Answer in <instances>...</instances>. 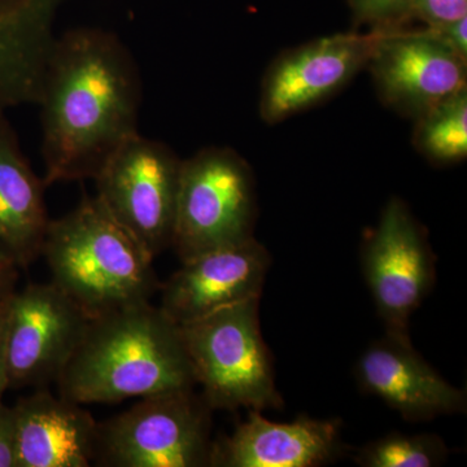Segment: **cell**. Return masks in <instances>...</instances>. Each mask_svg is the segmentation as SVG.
<instances>
[{"mask_svg":"<svg viewBox=\"0 0 467 467\" xmlns=\"http://www.w3.org/2000/svg\"><path fill=\"white\" fill-rule=\"evenodd\" d=\"M77 404H112L193 389L196 380L180 325L150 301L90 318L57 379Z\"/></svg>","mask_w":467,"mask_h":467,"instance_id":"2","label":"cell"},{"mask_svg":"<svg viewBox=\"0 0 467 467\" xmlns=\"http://www.w3.org/2000/svg\"><path fill=\"white\" fill-rule=\"evenodd\" d=\"M358 26L371 30L399 29L413 18L414 0H348Z\"/></svg>","mask_w":467,"mask_h":467,"instance_id":"20","label":"cell"},{"mask_svg":"<svg viewBox=\"0 0 467 467\" xmlns=\"http://www.w3.org/2000/svg\"><path fill=\"white\" fill-rule=\"evenodd\" d=\"M140 70L115 33L77 27L57 36L36 101L46 184L94 181L140 133Z\"/></svg>","mask_w":467,"mask_h":467,"instance_id":"1","label":"cell"},{"mask_svg":"<svg viewBox=\"0 0 467 467\" xmlns=\"http://www.w3.org/2000/svg\"><path fill=\"white\" fill-rule=\"evenodd\" d=\"M212 408L193 389L144 396L98 426L94 461L109 467H204Z\"/></svg>","mask_w":467,"mask_h":467,"instance_id":"6","label":"cell"},{"mask_svg":"<svg viewBox=\"0 0 467 467\" xmlns=\"http://www.w3.org/2000/svg\"><path fill=\"white\" fill-rule=\"evenodd\" d=\"M467 16V0H414L413 18L439 27Z\"/></svg>","mask_w":467,"mask_h":467,"instance_id":"21","label":"cell"},{"mask_svg":"<svg viewBox=\"0 0 467 467\" xmlns=\"http://www.w3.org/2000/svg\"><path fill=\"white\" fill-rule=\"evenodd\" d=\"M256 180L244 158L229 147H207L182 160L173 242L178 259L254 238Z\"/></svg>","mask_w":467,"mask_h":467,"instance_id":"5","label":"cell"},{"mask_svg":"<svg viewBox=\"0 0 467 467\" xmlns=\"http://www.w3.org/2000/svg\"><path fill=\"white\" fill-rule=\"evenodd\" d=\"M8 303V301H7ZM0 306V400L8 389L7 370H5V331H7L8 304Z\"/></svg>","mask_w":467,"mask_h":467,"instance_id":"25","label":"cell"},{"mask_svg":"<svg viewBox=\"0 0 467 467\" xmlns=\"http://www.w3.org/2000/svg\"><path fill=\"white\" fill-rule=\"evenodd\" d=\"M21 267L14 259L0 248V306L7 303L9 297L17 290Z\"/></svg>","mask_w":467,"mask_h":467,"instance_id":"23","label":"cell"},{"mask_svg":"<svg viewBox=\"0 0 467 467\" xmlns=\"http://www.w3.org/2000/svg\"><path fill=\"white\" fill-rule=\"evenodd\" d=\"M182 159L138 133L97 175V198L153 260L171 247Z\"/></svg>","mask_w":467,"mask_h":467,"instance_id":"7","label":"cell"},{"mask_svg":"<svg viewBox=\"0 0 467 467\" xmlns=\"http://www.w3.org/2000/svg\"><path fill=\"white\" fill-rule=\"evenodd\" d=\"M67 0H0V110L36 104Z\"/></svg>","mask_w":467,"mask_h":467,"instance_id":"16","label":"cell"},{"mask_svg":"<svg viewBox=\"0 0 467 467\" xmlns=\"http://www.w3.org/2000/svg\"><path fill=\"white\" fill-rule=\"evenodd\" d=\"M17 467H88L94 461L98 426L81 404L36 389L14 405Z\"/></svg>","mask_w":467,"mask_h":467,"instance_id":"15","label":"cell"},{"mask_svg":"<svg viewBox=\"0 0 467 467\" xmlns=\"http://www.w3.org/2000/svg\"><path fill=\"white\" fill-rule=\"evenodd\" d=\"M259 306L260 297H252L180 325L193 377L212 410L281 407Z\"/></svg>","mask_w":467,"mask_h":467,"instance_id":"4","label":"cell"},{"mask_svg":"<svg viewBox=\"0 0 467 467\" xmlns=\"http://www.w3.org/2000/svg\"><path fill=\"white\" fill-rule=\"evenodd\" d=\"M377 36V30L337 33L279 55L261 84L263 121L279 124L346 88L367 67Z\"/></svg>","mask_w":467,"mask_h":467,"instance_id":"11","label":"cell"},{"mask_svg":"<svg viewBox=\"0 0 467 467\" xmlns=\"http://www.w3.org/2000/svg\"><path fill=\"white\" fill-rule=\"evenodd\" d=\"M447 456V447L439 436L393 432L362 448L356 462L365 467H434Z\"/></svg>","mask_w":467,"mask_h":467,"instance_id":"19","label":"cell"},{"mask_svg":"<svg viewBox=\"0 0 467 467\" xmlns=\"http://www.w3.org/2000/svg\"><path fill=\"white\" fill-rule=\"evenodd\" d=\"M41 256L51 284L91 318L147 303L159 292L152 257L97 196H82L69 213L50 221Z\"/></svg>","mask_w":467,"mask_h":467,"instance_id":"3","label":"cell"},{"mask_svg":"<svg viewBox=\"0 0 467 467\" xmlns=\"http://www.w3.org/2000/svg\"><path fill=\"white\" fill-rule=\"evenodd\" d=\"M368 58L378 97L398 115L417 119L467 88V58L430 27L377 30Z\"/></svg>","mask_w":467,"mask_h":467,"instance_id":"10","label":"cell"},{"mask_svg":"<svg viewBox=\"0 0 467 467\" xmlns=\"http://www.w3.org/2000/svg\"><path fill=\"white\" fill-rule=\"evenodd\" d=\"M414 149L435 165L467 158V88L436 104L414 119Z\"/></svg>","mask_w":467,"mask_h":467,"instance_id":"18","label":"cell"},{"mask_svg":"<svg viewBox=\"0 0 467 467\" xmlns=\"http://www.w3.org/2000/svg\"><path fill=\"white\" fill-rule=\"evenodd\" d=\"M7 304L8 389H47L57 382L91 317L51 282L17 288Z\"/></svg>","mask_w":467,"mask_h":467,"instance_id":"8","label":"cell"},{"mask_svg":"<svg viewBox=\"0 0 467 467\" xmlns=\"http://www.w3.org/2000/svg\"><path fill=\"white\" fill-rule=\"evenodd\" d=\"M0 467H17L16 416L0 400Z\"/></svg>","mask_w":467,"mask_h":467,"instance_id":"22","label":"cell"},{"mask_svg":"<svg viewBox=\"0 0 467 467\" xmlns=\"http://www.w3.org/2000/svg\"><path fill=\"white\" fill-rule=\"evenodd\" d=\"M362 267L387 335L410 339L409 321L434 285L435 263L422 226L401 199L387 202L368 233Z\"/></svg>","mask_w":467,"mask_h":467,"instance_id":"9","label":"cell"},{"mask_svg":"<svg viewBox=\"0 0 467 467\" xmlns=\"http://www.w3.org/2000/svg\"><path fill=\"white\" fill-rule=\"evenodd\" d=\"M340 422L300 417L291 423L270 422L259 410L230 436L212 444L213 467H313L340 451Z\"/></svg>","mask_w":467,"mask_h":467,"instance_id":"14","label":"cell"},{"mask_svg":"<svg viewBox=\"0 0 467 467\" xmlns=\"http://www.w3.org/2000/svg\"><path fill=\"white\" fill-rule=\"evenodd\" d=\"M46 187L24 155L7 115L0 110V248L21 269L42 254L51 221Z\"/></svg>","mask_w":467,"mask_h":467,"instance_id":"17","label":"cell"},{"mask_svg":"<svg viewBox=\"0 0 467 467\" xmlns=\"http://www.w3.org/2000/svg\"><path fill=\"white\" fill-rule=\"evenodd\" d=\"M181 264L159 287V306L177 325L189 324L239 301L261 297L270 254L254 236Z\"/></svg>","mask_w":467,"mask_h":467,"instance_id":"12","label":"cell"},{"mask_svg":"<svg viewBox=\"0 0 467 467\" xmlns=\"http://www.w3.org/2000/svg\"><path fill=\"white\" fill-rule=\"evenodd\" d=\"M444 39L457 54L467 58V16L439 27H430Z\"/></svg>","mask_w":467,"mask_h":467,"instance_id":"24","label":"cell"},{"mask_svg":"<svg viewBox=\"0 0 467 467\" xmlns=\"http://www.w3.org/2000/svg\"><path fill=\"white\" fill-rule=\"evenodd\" d=\"M359 387L395 409L408 422L462 413L466 393L448 383L411 347L387 335L362 353L356 365Z\"/></svg>","mask_w":467,"mask_h":467,"instance_id":"13","label":"cell"}]
</instances>
